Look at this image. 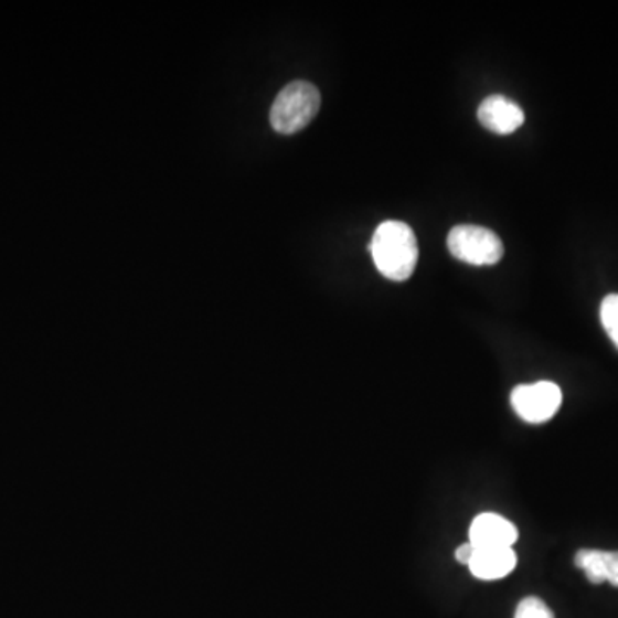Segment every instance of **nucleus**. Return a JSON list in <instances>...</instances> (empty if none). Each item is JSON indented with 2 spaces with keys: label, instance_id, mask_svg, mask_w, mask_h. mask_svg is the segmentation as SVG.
Returning a JSON list of instances; mask_svg holds the SVG:
<instances>
[{
  "label": "nucleus",
  "instance_id": "nucleus-1",
  "mask_svg": "<svg viewBox=\"0 0 618 618\" xmlns=\"http://www.w3.org/2000/svg\"><path fill=\"white\" fill-rule=\"evenodd\" d=\"M367 249L380 274L394 283H404L416 270L419 247L413 228L404 222L380 224Z\"/></svg>",
  "mask_w": 618,
  "mask_h": 618
},
{
  "label": "nucleus",
  "instance_id": "nucleus-2",
  "mask_svg": "<svg viewBox=\"0 0 618 618\" xmlns=\"http://www.w3.org/2000/svg\"><path fill=\"white\" fill-rule=\"evenodd\" d=\"M321 97L317 86L294 82L278 93L270 108V124L280 135L301 131L320 110Z\"/></svg>",
  "mask_w": 618,
  "mask_h": 618
},
{
  "label": "nucleus",
  "instance_id": "nucleus-3",
  "mask_svg": "<svg viewBox=\"0 0 618 618\" xmlns=\"http://www.w3.org/2000/svg\"><path fill=\"white\" fill-rule=\"evenodd\" d=\"M447 247L454 258L475 267L497 265L503 256L502 239L479 225H456L448 232Z\"/></svg>",
  "mask_w": 618,
  "mask_h": 618
},
{
  "label": "nucleus",
  "instance_id": "nucleus-4",
  "mask_svg": "<svg viewBox=\"0 0 618 618\" xmlns=\"http://www.w3.org/2000/svg\"><path fill=\"white\" fill-rule=\"evenodd\" d=\"M510 404L521 419L531 425L546 423L561 409V386L553 382H536L515 386Z\"/></svg>",
  "mask_w": 618,
  "mask_h": 618
},
{
  "label": "nucleus",
  "instance_id": "nucleus-5",
  "mask_svg": "<svg viewBox=\"0 0 618 618\" xmlns=\"http://www.w3.org/2000/svg\"><path fill=\"white\" fill-rule=\"evenodd\" d=\"M519 531L509 519L499 514L476 515L469 530V543L475 548H512Z\"/></svg>",
  "mask_w": 618,
  "mask_h": 618
},
{
  "label": "nucleus",
  "instance_id": "nucleus-6",
  "mask_svg": "<svg viewBox=\"0 0 618 618\" xmlns=\"http://www.w3.org/2000/svg\"><path fill=\"white\" fill-rule=\"evenodd\" d=\"M478 120L494 135H512L524 124V110L503 95L484 98L478 108Z\"/></svg>",
  "mask_w": 618,
  "mask_h": 618
},
{
  "label": "nucleus",
  "instance_id": "nucleus-7",
  "mask_svg": "<svg viewBox=\"0 0 618 618\" xmlns=\"http://www.w3.org/2000/svg\"><path fill=\"white\" fill-rule=\"evenodd\" d=\"M518 565L512 548H476L468 567L472 576L481 580H497L509 576Z\"/></svg>",
  "mask_w": 618,
  "mask_h": 618
},
{
  "label": "nucleus",
  "instance_id": "nucleus-8",
  "mask_svg": "<svg viewBox=\"0 0 618 618\" xmlns=\"http://www.w3.org/2000/svg\"><path fill=\"white\" fill-rule=\"evenodd\" d=\"M576 565L583 568L589 583H610L618 587V552L579 550L576 553Z\"/></svg>",
  "mask_w": 618,
  "mask_h": 618
},
{
  "label": "nucleus",
  "instance_id": "nucleus-9",
  "mask_svg": "<svg viewBox=\"0 0 618 618\" xmlns=\"http://www.w3.org/2000/svg\"><path fill=\"white\" fill-rule=\"evenodd\" d=\"M599 317L603 329L618 349V294H608L607 298L603 299Z\"/></svg>",
  "mask_w": 618,
  "mask_h": 618
},
{
  "label": "nucleus",
  "instance_id": "nucleus-10",
  "mask_svg": "<svg viewBox=\"0 0 618 618\" xmlns=\"http://www.w3.org/2000/svg\"><path fill=\"white\" fill-rule=\"evenodd\" d=\"M514 618H555V615L543 599L528 596L519 601Z\"/></svg>",
  "mask_w": 618,
  "mask_h": 618
},
{
  "label": "nucleus",
  "instance_id": "nucleus-11",
  "mask_svg": "<svg viewBox=\"0 0 618 618\" xmlns=\"http://www.w3.org/2000/svg\"><path fill=\"white\" fill-rule=\"evenodd\" d=\"M475 546L471 543H464L459 548L456 550V558L459 564L468 565L471 562L472 555H475Z\"/></svg>",
  "mask_w": 618,
  "mask_h": 618
}]
</instances>
